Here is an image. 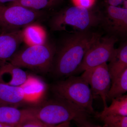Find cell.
<instances>
[{
	"label": "cell",
	"mask_w": 127,
	"mask_h": 127,
	"mask_svg": "<svg viewBox=\"0 0 127 127\" xmlns=\"http://www.w3.org/2000/svg\"><path fill=\"white\" fill-rule=\"evenodd\" d=\"M101 37L90 31L72 32L62 42L53 63L54 71L59 76L75 73L85 54Z\"/></svg>",
	"instance_id": "cell-1"
},
{
	"label": "cell",
	"mask_w": 127,
	"mask_h": 127,
	"mask_svg": "<svg viewBox=\"0 0 127 127\" xmlns=\"http://www.w3.org/2000/svg\"><path fill=\"white\" fill-rule=\"evenodd\" d=\"M32 108L35 118L51 125L71 121L81 125L89 122V119L92 115L72 103L58 97Z\"/></svg>",
	"instance_id": "cell-2"
},
{
	"label": "cell",
	"mask_w": 127,
	"mask_h": 127,
	"mask_svg": "<svg viewBox=\"0 0 127 127\" xmlns=\"http://www.w3.org/2000/svg\"><path fill=\"white\" fill-rule=\"evenodd\" d=\"M102 14L77 6H72L58 12L51 22L53 31H67L68 28L76 32L89 31L101 24Z\"/></svg>",
	"instance_id": "cell-3"
},
{
	"label": "cell",
	"mask_w": 127,
	"mask_h": 127,
	"mask_svg": "<svg viewBox=\"0 0 127 127\" xmlns=\"http://www.w3.org/2000/svg\"><path fill=\"white\" fill-rule=\"evenodd\" d=\"M56 52L53 45L44 43L17 52L8 60L10 63L20 68L46 73L53 67Z\"/></svg>",
	"instance_id": "cell-4"
},
{
	"label": "cell",
	"mask_w": 127,
	"mask_h": 127,
	"mask_svg": "<svg viewBox=\"0 0 127 127\" xmlns=\"http://www.w3.org/2000/svg\"><path fill=\"white\" fill-rule=\"evenodd\" d=\"M53 91L57 97L72 103L92 115L95 114L93 106L94 97L88 83L81 76H71L57 83Z\"/></svg>",
	"instance_id": "cell-5"
},
{
	"label": "cell",
	"mask_w": 127,
	"mask_h": 127,
	"mask_svg": "<svg viewBox=\"0 0 127 127\" xmlns=\"http://www.w3.org/2000/svg\"><path fill=\"white\" fill-rule=\"evenodd\" d=\"M44 13L19 5H0V29L2 32L21 30L40 20Z\"/></svg>",
	"instance_id": "cell-6"
},
{
	"label": "cell",
	"mask_w": 127,
	"mask_h": 127,
	"mask_svg": "<svg viewBox=\"0 0 127 127\" xmlns=\"http://www.w3.org/2000/svg\"><path fill=\"white\" fill-rule=\"evenodd\" d=\"M115 36L102 37L98 39L87 52L76 73L82 72L110 61L115 52Z\"/></svg>",
	"instance_id": "cell-7"
},
{
	"label": "cell",
	"mask_w": 127,
	"mask_h": 127,
	"mask_svg": "<svg viewBox=\"0 0 127 127\" xmlns=\"http://www.w3.org/2000/svg\"><path fill=\"white\" fill-rule=\"evenodd\" d=\"M81 76L88 83L94 97L99 96L104 108L107 107V95L111 86V79L107 63L87 69Z\"/></svg>",
	"instance_id": "cell-8"
},
{
	"label": "cell",
	"mask_w": 127,
	"mask_h": 127,
	"mask_svg": "<svg viewBox=\"0 0 127 127\" xmlns=\"http://www.w3.org/2000/svg\"><path fill=\"white\" fill-rule=\"evenodd\" d=\"M101 24L112 35L124 36L127 31V9L108 5Z\"/></svg>",
	"instance_id": "cell-9"
},
{
	"label": "cell",
	"mask_w": 127,
	"mask_h": 127,
	"mask_svg": "<svg viewBox=\"0 0 127 127\" xmlns=\"http://www.w3.org/2000/svg\"><path fill=\"white\" fill-rule=\"evenodd\" d=\"M25 39L24 30L0 34V61L9 60Z\"/></svg>",
	"instance_id": "cell-10"
},
{
	"label": "cell",
	"mask_w": 127,
	"mask_h": 127,
	"mask_svg": "<svg viewBox=\"0 0 127 127\" xmlns=\"http://www.w3.org/2000/svg\"><path fill=\"white\" fill-rule=\"evenodd\" d=\"M28 103L27 98L21 86H14L0 82V106L16 107Z\"/></svg>",
	"instance_id": "cell-11"
},
{
	"label": "cell",
	"mask_w": 127,
	"mask_h": 127,
	"mask_svg": "<svg viewBox=\"0 0 127 127\" xmlns=\"http://www.w3.org/2000/svg\"><path fill=\"white\" fill-rule=\"evenodd\" d=\"M34 117L32 107L19 109L16 107L0 106V123L2 124L16 126L27 119Z\"/></svg>",
	"instance_id": "cell-12"
},
{
	"label": "cell",
	"mask_w": 127,
	"mask_h": 127,
	"mask_svg": "<svg viewBox=\"0 0 127 127\" xmlns=\"http://www.w3.org/2000/svg\"><path fill=\"white\" fill-rule=\"evenodd\" d=\"M28 76L21 68L10 63L0 69V82L10 86H21L27 80Z\"/></svg>",
	"instance_id": "cell-13"
},
{
	"label": "cell",
	"mask_w": 127,
	"mask_h": 127,
	"mask_svg": "<svg viewBox=\"0 0 127 127\" xmlns=\"http://www.w3.org/2000/svg\"><path fill=\"white\" fill-rule=\"evenodd\" d=\"M28 103H37L40 101L46 90V85L41 79L33 76H28L21 86Z\"/></svg>",
	"instance_id": "cell-14"
},
{
	"label": "cell",
	"mask_w": 127,
	"mask_h": 127,
	"mask_svg": "<svg viewBox=\"0 0 127 127\" xmlns=\"http://www.w3.org/2000/svg\"><path fill=\"white\" fill-rule=\"evenodd\" d=\"M107 65L111 81L127 69V44L123 43L115 49L113 57Z\"/></svg>",
	"instance_id": "cell-15"
},
{
	"label": "cell",
	"mask_w": 127,
	"mask_h": 127,
	"mask_svg": "<svg viewBox=\"0 0 127 127\" xmlns=\"http://www.w3.org/2000/svg\"><path fill=\"white\" fill-rule=\"evenodd\" d=\"M109 107H104L102 112L97 115L99 118L108 115L127 116V96L123 95L113 98Z\"/></svg>",
	"instance_id": "cell-16"
},
{
	"label": "cell",
	"mask_w": 127,
	"mask_h": 127,
	"mask_svg": "<svg viewBox=\"0 0 127 127\" xmlns=\"http://www.w3.org/2000/svg\"><path fill=\"white\" fill-rule=\"evenodd\" d=\"M63 0H16L7 3L8 5H19L36 11L52 7Z\"/></svg>",
	"instance_id": "cell-17"
},
{
	"label": "cell",
	"mask_w": 127,
	"mask_h": 127,
	"mask_svg": "<svg viewBox=\"0 0 127 127\" xmlns=\"http://www.w3.org/2000/svg\"><path fill=\"white\" fill-rule=\"evenodd\" d=\"M107 98L112 99L123 95L127 91V69L111 81Z\"/></svg>",
	"instance_id": "cell-18"
},
{
	"label": "cell",
	"mask_w": 127,
	"mask_h": 127,
	"mask_svg": "<svg viewBox=\"0 0 127 127\" xmlns=\"http://www.w3.org/2000/svg\"><path fill=\"white\" fill-rule=\"evenodd\" d=\"M99 118L104 123L103 127H127V116L108 115Z\"/></svg>",
	"instance_id": "cell-19"
},
{
	"label": "cell",
	"mask_w": 127,
	"mask_h": 127,
	"mask_svg": "<svg viewBox=\"0 0 127 127\" xmlns=\"http://www.w3.org/2000/svg\"><path fill=\"white\" fill-rule=\"evenodd\" d=\"M24 32L25 38L27 37L30 42H32L34 45L44 43L43 34L42 33L41 34L42 32H41L38 28L29 26L24 30Z\"/></svg>",
	"instance_id": "cell-20"
},
{
	"label": "cell",
	"mask_w": 127,
	"mask_h": 127,
	"mask_svg": "<svg viewBox=\"0 0 127 127\" xmlns=\"http://www.w3.org/2000/svg\"><path fill=\"white\" fill-rule=\"evenodd\" d=\"M16 126L18 127H53L55 125L46 124L34 117L27 119Z\"/></svg>",
	"instance_id": "cell-21"
},
{
	"label": "cell",
	"mask_w": 127,
	"mask_h": 127,
	"mask_svg": "<svg viewBox=\"0 0 127 127\" xmlns=\"http://www.w3.org/2000/svg\"><path fill=\"white\" fill-rule=\"evenodd\" d=\"M75 6H80L87 9H91L95 0H73Z\"/></svg>",
	"instance_id": "cell-22"
},
{
	"label": "cell",
	"mask_w": 127,
	"mask_h": 127,
	"mask_svg": "<svg viewBox=\"0 0 127 127\" xmlns=\"http://www.w3.org/2000/svg\"><path fill=\"white\" fill-rule=\"evenodd\" d=\"M125 0H107L109 5L117 6L119 5L122 4Z\"/></svg>",
	"instance_id": "cell-23"
},
{
	"label": "cell",
	"mask_w": 127,
	"mask_h": 127,
	"mask_svg": "<svg viewBox=\"0 0 127 127\" xmlns=\"http://www.w3.org/2000/svg\"><path fill=\"white\" fill-rule=\"evenodd\" d=\"M78 127H102L100 126H96L93 125L91 123L88 122L86 123L83 124H81V125H78Z\"/></svg>",
	"instance_id": "cell-24"
},
{
	"label": "cell",
	"mask_w": 127,
	"mask_h": 127,
	"mask_svg": "<svg viewBox=\"0 0 127 127\" xmlns=\"http://www.w3.org/2000/svg\"><path fill=\"white\" fill-rule=\"evenodd\" d=\"M53 127H70V122H66L55 125Z\"/></svg>",
	"instance_id": "cell-25"
},
{
	"label": "cell",
	"mask_w": 127,
	"mask_h": 127,
	"mask_svg": "<svg viewBox=\"0 0 127 127\" xmlns=\"http://www.w3.org/2000/svg\"><path fill=\"white\" fill-rule=\"evenodd\" d=\"M16 0H0V5H4L6 3H10L15 1Z\"/></svg>",
	"instance_id": "cell-26"
},
{
	"label": "cell",
	"mask_w": 127,
	"mask_h": 127,
	"mask_svg": "<svg viewBox=\"0 0 127 127\" xmlns=\"http://www.w3.org/2000/svg\"><path fill=\"white\" fill-rule=\"evenodd\" d=\"M15 126L14 125H8V124H4L3 127H15Z\"/></svg>",
	"instance_id": "cell-27"
},
{
	"label": "cell",
	"mask_w": 127,
	"mask_h": 127,
	"mask_svg": "<svg viewBox=\"0 0 127 127\" xmlns=\"http://www.w3.org/2000/svg\"><path fill=\"white\" fill-rule=\"evenodd\" d=\"M4 124H2L0 123V127H4Z\"/></svg>",
	"instance_id": "cell-28"
},
{
	"label": "cell",
	"mask_w": 127,
	"mask_h": 127,
	"mask_svg": "<svg viewBox=\"0 0 127 127\" xmlns=\"http://www.w3.org/2000/svg\"><path fill=\"white\" fill-rule=\"evenodd\" d=\"M1 32H2V31H1V30L0 29V34Z\"/></svg>",
	"instance_id": "cell-29"
},
{
	"label": "cell",
	"mask_w": 127,
	"mask_h": 127,
	"mask_svg": "<svg viewBox=\"0 0 127 127\" xmlns=\"http://www.w3.org/2000/svg\"><path fill=\"white\" fill-rule=\"evenodd\" d=\"M15 127H18V126H15Z\"/></svg>",
	"instance_id": "cell-30"
}]
</instances>
